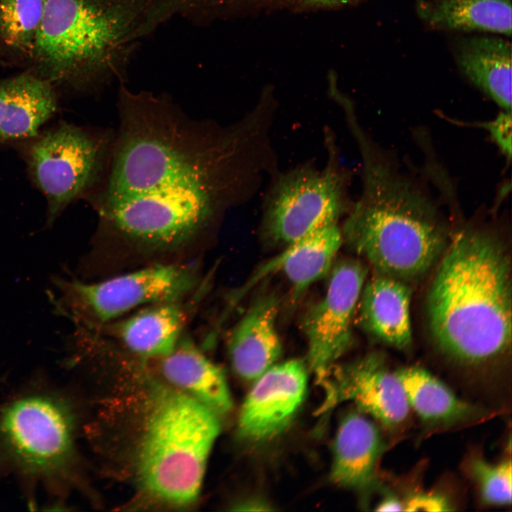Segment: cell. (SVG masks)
Segmentation results:
<instances>
[{
  "label": "cell",
  "mask_w": 512,
  "mask_h": 512,
  "mask_svg": "<svg viewBox=\"0 0 512 512\" xmlns=\"http://www.w3.org/2000/svg\"><path fill=\"white\" fill-rule=\"evenodd\" d=\"M117 109L108 167L85 198L100 229L154 248L188 242L232 199L239 132L193 119L169 98L123 84Z\"/></svg>",
  "instance_id": "1"
},
{
  "label": "cell",
  "mask_w": 512,
  "mask_h": 512,
  "mask_svg": "<svg viewBox=\"0 0 512 512\" xmlns=\"http://www.w3.org/2000/svg\"><path fill=\"white\" fill-rule=\"evenodd\" d=\"M430 285V329L450 358L477 365L503 353L511 341V269L494 235L464 228L449 240Z\"/></svg>",
  "instance_id": "2"
},
{
  "label": "cell",
  "mask_w": 512,
  "mask_h": 512,
  "mask_svg": "<svg viewBox=\"0 0 512 512\" xmlns=\"http://www.w3.org/2000/svg\"><path fill=\"white\" fill-rule=\"evenodd\" d=\"M363 162V188L341 229L343 241L375 273L404 282L426 273L440 259L449 228L420 183L354 129Z\"/></svg>",
  "instance_id": "3"
},
{
  "label": "cell",
  "mask_w": 512,
  "mask_h": 512,
  "mask_svg": "<svg viewBox=\"0 0 512 512\" xmlns=\"http://www.w3.org/2000/svg\"><path fill=\"white\" fill-rule=\"evenodd\" d=\"M168 18L166 0H44L31 72L78 92L122 80L142 40Z\"/></svg>",
  "instance_id": "4"
},
{
  "label": "cell",
  "mask_w": 512,
  "mask_h": 512,
  "mask_svg": "<svg viewBox=\"0 0 512 512\" xmlns=\"http://www.w3.org/2000/svg\"><path fill=\"white\" fill-rule=\"evenodd\" d=\"M147 404L137 452L139 486L159 502L188 505L198 495L220 432L218 414L184 392L165 386L154 387Z\"/></svg>",
  "instance_id": "5"
},
{
  "label": "cell",
  "mask_w": 512,
  "mask_h": 512,
  "mask_svg": "<svg viewBox=\"0 0 512 512\" xmlns=\"http://www.w3.org/2000/svg\"><path fill=\"white\" fill-rule=\"evenodd\" d=\"M62 392L26 389L0 405V470L63 492L72 480L75 419Z\"/></svg>",
  "instance_id": "6"
},
{
  "label": "cell",
  "mask_w": 512,
  "mask_h": 512,
  "mask_svg": "<svg viewBox=\"0 0 512 512\" xmlns=\"http://www.w3.org/2000/svg\"><path fill=\"white\" fill-rule=\"evenodd\" d=\"M114 135L60 122L14 146L29 178L46 200V227L71 203L85 199L98 186L108 167Z\"/></svg>",
  "instance_id": "7"
},
{
  "label": "cell",
  "mask_w": 512,
  "mask_h": 512,
  "mask_svg": "<svg viewBox=\"0 0 512 512\" xmlns=\"http://www.w3.org/2000/svg\"><path fill=\"white\" fill-rule=\"evenodd\" d=\"M52 282L57 312L91 328L137 307L176 302L193 287L194 277L186 267L158 264L94 283L59 276Z\"/></svg>",
  "instance_id": "8"
},
{
  "label": "cell",
  "mask_w": 512,
  "mask_h": 512,
  "mask_svg": "<svg viewBox=\"0 0 512 512\" xmlns=\"http://www.w3.org/2000/svg\"><path fill=\"white\" fill-rule=\"evenodd\" d=\"M344 184L330 161L322 171L304 166L279 177L266 203L263 223L267 237L289 245L336 223L346 206Z\"/></svg>",
  "instance_id": "9"
},
{
  "label": "cell",
  "mask_w": 512,
  "mask_h": 512,
  "mask_svg": "<svg viewBox=\"0 0 512 512\" xmlns=\"http://www.w3.org/2000/svg\"><path fill=\"white\" fill-rule=\"evenodd\" d=\"M332 267L324 295L303 323L308 366L317 381L351 345L353 319L368 274L366 266L356 259H343Z\"/></svg>",
  "instance_id": "10"
},
{
  "label": "cell",
  "mask_w": 512,
  "mask_h": 512,
  "mask_svg": "<svg viewBox=\"0 0 512 512\" xmlns=\"http://www.w3.org/2000/svg\"><path fill=\"white\" fill-rule=\"evenodd\" d=\"M317 382L324 391L321 412L351 401L360 412L388 429L397 428L407 418L410 407L401 382L380 354H368L343 366L334 365Z\"/></svg>",
  "instance_id": "11"
},
{
  "label": "cell",
  "mask_w": 512,
  "mask_h": 512,
  "mask_svg": "<svg viewBox=\"0 0 512 512\" xmlns=\"http://www.w3.org/2000/svg\"><path fill=\"white\" fill-rule=\"evenodd\" d=\"M306 370L302 361L292 359L276 363L254 380L239 413L240 438L267 441L287 429L306 397Z\"/></svg>",
  "instance_id": "12"
},
{
  "label": "cell",
  "mask_w": 512,
  "mask_h": 512,
  "mask_svg": "<svg viewBox=\"0 0 512 512\" xmlns=\"http://www.w3.org/2000/svg\"><path fill=\"white\" fill-rule=\"evenodd\" d=\"M384 450L375 425L360 411L348 413L334 440L331 480L341 487L369 493L377 486L376 467Z\"/></svg>",
  "instance_id": "13"
},
{
  "label": "cell",
  "mask_w": 512,
  "mask_h": 512,
  "mask_svg": "<svg viewBox=\"0 0 512 512\" xmlns=\"http://www.w3.org/2000/svg\"><path fill=\"white\" fill-rule=\"evenodd\" d=\"M58 109L55 87L33 72L0 79V145L36 137Z\"/></svg>",
  "instance_id": "14"
},
{
  "label": "cell",
  "mask_w": 512,
  "mask_h": 512,
  "mask_svg": "<svg viewBox=\"0 0 512 512\" xmlns=\"http://www.w3.org/2000/svg\"><path fill=\"white\" fill-rule=\"evenodd\" d=\"M278 302L272 295L258 299L230 331L228 351L234 371L255 380L274 365L282 346L276 327Z\"/></svg>",
  "instance_id": "15"
},
{
  "label": "cell",
  "mask_w": 512,
  "mask_h": 512,
  "mask_svg": "<svg viewBox=\"0 0 512 512\" xmlns=\"http://www.w3.org/2000/svg\"><path fill=\"white\" fill-rule=\"evenodd\" d=\"M411 297L407 282L375 273L365 282L358 304L363 329L385 344L409 348L412 341Z\"/></svg>",
  "instance_id": "16"
},
{
  "label": "cell",
  "mask_w": 512,
  "mask_h": 512,
  "mask_svg": "<svg viewBox=\"0 0 512 512\" xmlns=\"http://www.w3.org/2000/svg\"><path fill=\"white\" fill-rule=\"evenodd\" d=\"M342 242L337 223L319 228L287 245L284 251L264 264L247 282L243 292L267 274L280 272L294 292L301 293L330 271Z\"/></svg>",
  "instance_id": "17"
},
{
  "label": "cell",
  "mask_w": 512,
  "mask_h": 512,
  "mask_svg": "<svg viewBox=\"0 0 512 512\" xmlns=\"http://www.w3.org/2000/svg\"><path fill=\"white\" fill-rule=\"evenodd\" d=\"M161 369L176 388L216 414L231 409V396L223 370L193 344L178 343L171 353L161 358Z\"/></svg>",
  "instance_id": "18"
},
{
  "label": "cell",
  "mask_w": 512,
  "mask_h": 512,
  "mask_svg": "<svg viewBox=\"0 0 512 512\" xmlns=\"http://www.w3.org/2000/svg\"><path fill=\"white\" fill-rule=\"evenodd\" d=\"M511 51L508 41L487 36L467 41L458 55L467 78L508 111H511Z\"/></svg>",
  "instance_id": "19"
},
{
  "label": "cell",
  "mask_w": 512,
  "mask_h": 512,
  "mask_svg": "<svg viewBox=\"0 0 512 512\" xmlns=\"http://www.w3.org/2000/svg\"><path fill=\"white\" fill-rule=\"evenodd\" d=\"M410 407L426 422L453 425L478 418L481 411L457 398L425 369L410 366L395 371Z\"/></svg>",
  "instance_id": "20"
},
{
  "label": "cell",
  "mask_w": 512,
  "mask_h": 512,
  "mask_svg": "<svg viewBox=\"0 0 512 512\" xmlns=\"http://www.w3.org/2000/svg\"><path fill=\"white\" fill-rule=\"evenodd\" d=\"M183 322L184 315L176 301L154 304L123 320L117 335L132 352L161 358L176 348Z\"/></svg>",
  "instance_id": "21"
},
{
  "label": "cell",
  "mask_w": 512,
  "mask_h": 512,
  "mask_svg": "<svg viewBox=\"0 0 512 512\" xmlns=\"http://www.w3.org/2000/svg\"><path fill=\"white\" fill-rule=\"evenodd\" d=\"M419 12L435 28L511 34V0H439Z\"/></svg>",
  "instance_id": "22"
},
{
  "label": "cell",
  "mask_w": 512,
  "mask_h": 512,
  "mask_svg": "<svg viewBox=\"0 0 512 512\" xmlns=\"http://www.w3.org/2000/svg\"><path fill=\"white\" fill-rule=\"evenodd\" d=\"M44 0H0V46L31 59Z\"/></svg>",
  "instance_id": "23"
},
{
  "label": "cell",
  "mask_w": 512,
  "mask_h": 512,
  "mask_svg": "<svg viewBox=\"0 0 512 512\" xmlns=\"http://www.w3.org/2000/svg\"><path fill=\"white\" fill-rule=\"evenodd\" d=\"M469 472L478 485L482 501L488 505L511 503L512 466L511 459L491 464L481 457L472 458Z\"/></svg>",
  "instance_id": "24"
},
{
  "label": "cell",
  "mask_w": 512,
  "mask_h": 512,
  "mask_svg": "<svg viewBox=\"0 0 512 512\" xmlns=\"http://www.w3.org/2000/svg\"><path fill=\"white\" fill-rule=\"evenodd\" d=\"M486 127L495 143L508 159L511 156V111L502 110Z\"/></svg>",
  "instance_id": "25"
},
{
  "label": "cell",
  "mask_w": 512,
  "mask_h": 512,
  "mask_svg": "<svg viewBox=\"0 0 512 512\" xmlns=\"http://www.w3.org/2000/svg\"><path fill=\"white\" fill-rule=\"evenodd\" d=\"M451 507L444 495L434 492L415 493L404 503V511H449L453 510Z\"/></svg>",
  "instance_id": "26"
},
{
  "label": "cell",
  "mask_w": 512,
  "mask_h": 512,
  "mask_svg": "<svg viewBox=\"0 0 512 512\" xmlns=\"http://www.w3.org/2000/svg\"><path fill=\"white\" fill-rule=\"evenodd\" d=\"M377 511H402L404 503L393 495L385 496L377 506Z\"/></svg>",
  "instance_id": "27"
},
{
  "label": "cell",
  "mask_w": 512,
  "mask_h": 512,
  "mask_svg": "<svg viewBox=\"0 0 512 512\" xmlns=\"http://www.w3.org/2000/svg\"><path fill=\"white\" fill-rule=\"evenodd\" d=\"M306 4L323 6H341L358 1L359 0H299Z\"/></svg>",
  "instance_id": "28"
}]
</instances>
